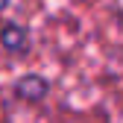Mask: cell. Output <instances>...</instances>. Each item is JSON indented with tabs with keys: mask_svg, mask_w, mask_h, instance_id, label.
Wrapping results in <instances>:
<instances>
[]
</instances>
